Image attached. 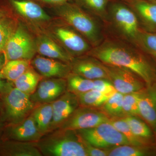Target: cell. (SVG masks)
I'll return each instance as SVG.
<instances>
[{"instance_id":"obj_1","label":"cell","mask_w":156,"mask_h":156,"mask_svg":"<svg viewBox=\"0 0 156 156\" xmlns=\"http://www.w3.org/2000/svg\"><path fill=\"white\" fill-rule=\"evenodd\" d=\"M86 55L94 57L103 64L132 71L147 86L155 81V72L150 63L139 52L122 43L107 41L92 48Z\"/></svg>"},{"instance_id":"obj_2","label":"cell","mask_w":156,"mask_h":156,"mask_svg":"<svg viewBox=\"0 0 156 156\" xmlns=\"http://www.w3.org/2000/svg\"><path fill=\"white\" fill-rule=\"evenodd\" d=\"M54 9L56 19L74 29L92 47L100 44L102 39L100 26L90 14L79 6L68 2Z\"/></svg>"},{"instance_id":"obj_3","label":"cell","mask_w":156,"mask_h":156,"mask_svg":"<svg viewBox=\"0 0 156 156\" xmlns=\"http://www.w3.org/2000/svg\"><path fill=\"white\" fill-rule=\"evenodd\" d=\"M53 131L36 143L43 155L88 156L76 131L61 129Z\"/></svg>"},{"instance_id":"obj_4","label":"cell","mask_w":156,"mask_h":156,"mask_svg":"<svg viewBox=\"0 0 156 156\" xmlns=\"http://www.w3.org/2000/svg\"><path fill=\"white\" fill-rule=\"evenodd\" d=\"M36 106L30 95L9 82L0 95V119L5 126L17 124L28 117Z\"/></svg>"},{"instance_id":"obj_5","label":"cell","mask_w":156,"mask_h":156,"mask_svg":"<svg viewBox=\"0 0 156 156\" xmlns=\"http://www.w3.org/2000/svg\"><path fill=\"white\" fill-rule=\"evenodd\" d=\"M43 31L56 40L73 57L86 55L92 48L80 34L56 18L53 19Z\"/></svg>"},{"instance_id":"obj_6","label":"cell","mask_w":156,"mask_h":156,"mask_svg":"<svg viewBox=\"0 0 156 156\" xmlns=\"http://www.w3.org/2000/svg\"><path fill=\"white\" fill-rule=\"evenodd\" d=\"M3 53L6 62L10 60H31L37 54L36 37L25 23L19 20L17 28L6 44Z\"/></svg>"},{"instance_id":"obj_7","label":"cell","mask_w":156,"mask_h":156,"mask_svg":"<svg viewBox=\"0 0 156 156\" xmlns=\"http://www.w3.org/2000/svg\"><path fill=\"white\" fill-rule=\"evenodd\" d=\"M76 131L91 145L98 148L107 150L121 145H130L127 138L110 121L94 128Z\"/></svg>"},{"instance_id":"obj_8","label":"cell","mask_w":156,"mask_h":156,"mask_svg":"<svg viewBox=\"0 0 156 156\" xmlns=\"http://www.w3.org/2000/svg\"><path fill=\"white\" fill-rule=\"evenodd\" d=\"M8 2L34 34L44 30L53 19L31 0H8Z\"/></svg>"},{"instance_id":"obj_9","label":"cell","mask_w":156,"mask_h":156,"mask_svg":"<svg viewBox=\"0 0 156 156\" xmlns=\"http://www.w3.org/2000/svg\"><path fill=\"white\" fill-rule=\"evenodd\" d=\"M98 108L80 106L58 129L77 130L94 128L111 118Z\"/></svg>"},{"instance_id":"obj_10","label":"cell","mask_w":156,"mask_h":156,"mask_svg":"<svg viewBox=\"0 0 156 156\" xmlns=\"http://www.w3.org/2000/svg\"><path fill=\"white\" fill-rule=\"evenodd\" d=\"M109 13L117 29L128 40L135 41L140 30L134 11L124 4L115 3L111 6Z\"/></svg>"},{"instance_id":"obj_11","label":"cell","mask_w":156,"mask_h":156,"mask_svg":"<svg viewBox=\"0 0 156 156\" xmlns=\"http://www.w3.org/2000/svg\"><path fill=\"white\" fill-rule=\"evenodd\" d=\"M104 64L108 80L117 92L125 95L138 92L146 88L147 84L144 81L132 71L126 68Z\"/></svg>"},{"instance_id":"obj_12","label":"cell","mask_w":156,"mask_h":156,"mask_svg":"<svg viewBox=\"0 0 156 156\" xmlns=\"http://www.w3.org/2000/svg\"><path fill=\"white\" fill-rule=\"evenodd\" d=\"M43 136L37 127L33 117L30 114L20 122L5 126L1 140L37 143Z\"/></svg>"},{"instance_id":"obj_13","label":"cell","mask_w":156,"mask_h":156,"mask_svg":"<svg viewBox=\"0 0 156 156\" xmlns=\"http://www.w3.org/2000/svg\"><path fill=\"white\" fill-rule=\"evenodd\" d=\"M66 79L43 78L39 82L36 90L30 96L36 105L51 103L66 91Z\"/></svg>"},{"instance_id":"obj_14","label":"cell","mask_w":156,"mask_h":156,"mask_svg":"<svg viewBox=\"0 0 156 156\" xmlns=\"http://www.w3.org/2000/svg\"><path fill=\"white\" fill-rule=\"evenodd\" d=\"M71 72L89 80L108 79L104 64L97 59L85 55L74 57L70 63Z\"/></svg>"},{"instance_id":"obj_15","label":"cell","mask_w":156,"mask_h":156,"mask_svg":"<svg viewBox=\"0 0 156 156\" xmlns=\"http://www.w3.org/2000/svg\"><path fill=\"white\" fill-rule=\"evenodd\" d=\"M31 65L43 78L66 79L71 73L69 63L38 54L31 60Z\"/></svg>"},{"instance_id":"obj_16","label":"cell","mask_w":156,"mask_h":156,"mask_svg":"<svg viewBox=\"0 0 156 156\" xmlns=\"http://www.w3.org/2000/svg\"><path fill=\"white\" fill-rule=\"evenodd\" d=\"M51 104L53 116L50 132L58 129L80 106L77 96L67 90Z\"/></svg>"},{"instance_id":"obj_17","label":"cell","mask_w":156,"mask_h":156,"mask_svg":"<svg viewBox=\"0 0 156 156\" xmlns=\"http://www.w3.org/2000/svg\"><path fill=\"white\" fill-rule=\"evenodd\" d=\"M37 53L41 56L71 63L74 57L59 44L53 38L44 31L35 34Z\"/></svg>"},{"instance_id":"obj_18","label":"cell","mask_w":156,"mask_h":156,"mask_svg":"<svg viewBox=\"0 0 156 156\" xmlns=\"http://www.w3.org/2000/svg\"><path fill=\"white\" fill-rule=\"evenodd\" d=\"M140 116L154 129L156 127V82L147 86L139 102Z\"/></svg>"},{"instance_id":"obj_19","label":"cell","mask_w":156,"mask_h":156,"mask_svg":"<svg viewBox=\"0 0 156 156\" xmlns=\"http://www.w3.org/2000/svg\"><path fill=\"white\" fill-rule=\"evenodd\" d=\"M36 143L0 140V156H41Z\"/></svg>"},{"instance_id":"obj_20","label":"cell","mask_w":156,"mask_h":156,"mask_svg":"<svg viewBox=\"0 0 156 156\" xmlns=\"http://www.w3.org/2000/svg\"><path fill=\"white\" fill-rule=\"evenodd\" d=\"M128 2L146 25L156 27V0H128Z\"/></svg>"},{"instance_id":"obj_21","label":"cell","mask_w":156,"mask_h":156,"mask_svg":"<svg viewBox=\"0 0 156 156\" xmlns=\"http://www.w3.org/2000/svg\"><path fill=\"white\" fill-rule=\"evenodd\" d=\"M31 114L43 136L50 132L53 116L52 104L44 103L37 105Z\"/></svg>"},{"instance_id":"obj_22","label":"cell","mask_w":156,"mask_h":156,"mask_svg":"<svg viewBox=\"0 0 156 156\" xmlns=\"http://www.w3.org/2000/svg\"><path fill=\"white\" fill-rule=\"evenodd\" d=\"M42 76L31 65L25 72L13 82L14 87L27 95H32L36 90Z\"/></svg>"},{"instance_id":"obj_23","label":"cell","mask_w":156,"mask_h":156,"mask_svg":"<svg viewBox=\"0 0 156 156\" xmlns=\"http://www.w3.org/2000/svg\"><path fill=\"white\" fill-rule=\"evenodd\" d=\"M30 66L31 60H10L6 62L1 71L5 79L13 83L25 72Z\"/></svg>"},{"instance_id":"obj_24","label":"cell","mask_w":156,"mask_h":156,"mask_svg":"<svg viewBox=\"0 0 156 156\" xmlns=\"http://www.w3.org/2000/svg\"><path fill=\"white\" fill-rule=\"evenodd\" d=\"M66 90L68 92L78 95L93 89L94 82L89 80L71 73L66 78Z\"/></svg>"},{"instance_id":"obj_25","label":"cell","mask_w":156,"mask_h":156,"mask_svg":"<svg viewBox=\"0 0 156 156\" xmlns=\"http://www.w3.org/2000/svg\"><path fill=\"white\" fill-rule=\"evenodd\" d=\"M124 94L117 92L110 96L101 107V110L111 118L125 117L123 110ZM100 107V108H101Z\"/></svg>"},{"instance_id":"obj_26","label":"cell","mask_w":156,"mask_h":156,"mask_svg":"<svg viewBox=\"0 0 156 156\" xmlns=\"http://www.w3.org/2000/svg\"><path fill=\"white\" fill-rule=\"evenodd\" d=\"M110 121L115 128L127 138L130 145L137 146L148 145L149 140L140 138L134 134L123 118H111Z\"/></svg>"},{"instance_id":"obj_27","label":"cell","mask_w":156,"mask_h":156,"mask_svg":"<svg viewBox=\"0 0 156 156\" xmlns=\"http://www.w3.org/2000/svg\"><path fill=\"white\" fill-rule=\"evenodd\" d=\"M76 95L80 106L94 108H100L111 96L94 89Z\"/></svg>"},{"instance_id":"obj_28","label":"cell","mask_w":156,"mask_h":156,"mask_svg":"<svg viewBox=\"0 0 156 156\" xmlns=\"http://www.w3.org/2000/svg\"><path fill=\"white\" fill-rule=\"evenodd\" d=\"M19 20L3 15L0 19V51L4 52L7 42L17 28Z\"/></svg>"},{"instance_id":"obj_29","label":"cell","mask_w":156,"mask_h":156,"mask_svg":"<svg viewBox=\"0 0 156 156\" xmlns=\"http://www.w3.org/2000/svg\"><path fill=\"white\" fill-rule=\"evenodd\" d=\"M107 150L109 156H144L153 154L147 146L123 145Z\"/></svg>"},{"instance_id":"obj_30","label":"cell","mask_w":156,"mask_h":156,"mask_svg":"<svg viewBox=\"0 0 156 156\" xmlns=\"http://www.w3.org/2000/svg\"><path fill=\"white\" fill-rule=\"evenodd\" d=\"M130 129L136 136L140 138L148 140L152 136L150 128L142 120L135 116H126L123 117Z\"/></svg>"},{"instance_id":"obj_31","label":"cell","mask_w":156,"mask_h":156,"mask_svg":"<svg viewBox=\"0 0 156 156\" xmlns=\"http://www.w3.org/2000/svg\"><path fill=\"white\" fill-rule=\"evenodd\" d=\"M144 89L138 92H131L124 95L123 100V110L125 116H140V98Z\"/></svg>"},{"instance_id":"obj_32","label":"cell","mask_w":156,"mask_h":156,"mask_svg":"<svg viewBox=\"0 0 156 156\" xmlns=\"http://www.w3.org/2000/svg\"><path fill=\"white\" fill-rule=\"evenodd\" d=\"M134 42L156 58V32L140 30Z\"/></svg>"},{"instance_id":"obj_33","label":"cell","mask_w":156,"mask_h":156,"mask_svg":"<svg viewBox=\"0 0 156 156\" xmlns=\"http://www.w3.org/2000/svg\"><path fill=\"white\" fill-rule=\"evenodd\" d=\"M82 5L95 15L105 19L108 0H79Z\"/></svg>"},{"instance_id":"obj_34","label":"cell","mask_w":156,"mask_h":156,"mask_svg":"<svg viewBox=\"0 0 156 156\" xmlns=\"http://www.w3.org/2000/svg\"><path fill=\"white\" fill-rule=\"evenodd\" d=\"M93 89L108 95H112L117 92L114 86L108 80L101 79L93 80Z\"/></svg>"},{"instance_id":"obj_35","label":"cell","mask_w":156,"mask_h":156,"mask_svg":"<svg viewBox=\"0 0 156 156\" xmlns=\"http://www.w3.org/2000/svg\"><path fill=\"white\" fill-rule=\"evenodd\" d=\"M82 143L85 148L88 156H108V151L107 150L102 149L95 147L91 145L87 140L81 137Z\"/></svg>"},{"instance_id":"obj_36","label":"cell","mask_w":156,"mask_h":156,"mask_svg":"<svg viewBox=\"0 0 156 156\" xmlns=\"http://www.w3.org/2000/svg\"><path fill=\"white\" fill-rule=\"evenodd\" d=\"M33 1L55 7L61 5L68 2V0H33Z\"/></svg>"},{"instance_id":"obj_37","label":"cell","mask_w":156,"mask_h":156,"mask_svg":"<svg viewBox=\"0 0 156 156\" xmlns=\"http://www.w3.org/2000/svg\"><path fill=\"white\" fill-rule=\"evenodd\" d=\"M9 81L5 79L0 70V95L4 92Z\"/></svg>"},{"instance_id":"obj_38","label":"cell","mask_w":156,"mask_h":156,"mask_svg":"<svg viewBox=\"0 0 156 156\" xmlns=\"http://www.w3.org/2000/svg\"><path fill=\"white\" fill-rule=\"evenodd\" d=\"M6 63V58L4 53H0V70Z\"/></svg>"},{"instance_id":"obj_39","label":"cell","mask_w":156,"mask_h":156,"mask_svg":"<svg viewBox=\"0 0 156 156\" xmlns=\"http://www.w3.org/2000/svg\"><path fill=\"white\" fill-rule=\"evenodd\" d=\"M5 125L4 123L2 122V120L0 119V140L1 139V137H2V134L3 129H4V127H5Z\"/></svg>"},{"instance_id":"obj_40","label":"cell","mask_w":156,"mask_h":156,"mask_svg":"<svg viewBox=\"0 0 156 156\" xmlns=\"http://www.w3.org/2000/svg\"><path fill=\"white\" fill-rule=\"evenodd\" d=\"M2 14H3V13H2V12H1V11H0V19H1V18H2V16H3V15H4Z\"/></svg>"},{"instance_id":"obj_41","label":"cell","mask_w":156,"mask_h":156,"mask_svg":"<svg viewBox=\"0 0 156 156\" xmlns=\"http://www.w3.org/2000/svg\"><path fill=\"white\" fill-rule=\"evenodd\" d=\"M3 53V52H1V51H0V53Z\"/></svg>"},{"instance_id":"obj_42","label":"cell","mask_w":156,"mask_h":156,"mask_svg":"<svg viewBox=\"0 0 156 156\" xmlns=\"http://www.w3.org/2000/svg\"><path fill=\"white\" fill-rule=\"evenodd\" d=\"M155 130H156V128H155Z\"/></svg>"}]
</instances>
